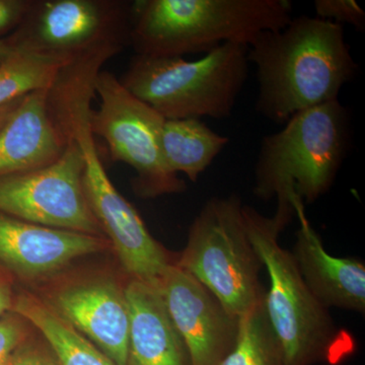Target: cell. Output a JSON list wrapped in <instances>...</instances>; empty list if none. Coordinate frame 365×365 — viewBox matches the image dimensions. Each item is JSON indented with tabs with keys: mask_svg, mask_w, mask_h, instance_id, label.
Instances as JSON below:
<instances>
[{
	"mask_svg": "<svg viewBox=\"0 0 365 365\" xmlns=\"http://www.w3.org/2000/svg\"><path fill=\"white\" fill-rule=\"evenodd\" d=\"M125 294L129 311L128 365H192L160 290L129 279Z\"/></svg>",
	"mask_w": 365,
	"mask_h": 365,
	"instance_id": "obj_16",
	"label": "cell"
},
{
	"mask_svg": "<svg viewBox=\"0 0 365 365\" xmlns=\"http://www.w3.org/2000/svg\"><path fill=\"white\" fill-rule=\"evenodd\" d=\"M292 20L287 0H141L131 4L136 55L179 58L227 43L249 46Z\"/></svg>",
	"mask_w": 365,
	"mask_h": 365,
	"instance_id": "obj_2",
	"label": "cell"
},
{
	"mask_svg": "<svg viewBox=\"0 0 365 365\" xmlns=\"http://www.w3.org/2000/svg\"><path fill=\"white\" fill-rule=\"evenodd\" d=\"M91 107L86 103L69 105L60 118L62 130L78 143L85 158L83 189L93 215L115 249L130 279L158 289L173 259L150 235L135 208L124 198L106 172L95 136L90 130Z\"/></svg>",
	"mask_w": 365,
	"mask_h": 365,
	"instance_id": "obj_7",
	"label": "cell"
},
{
	"mask_svg": "<svg viewBox=\"0 0 365 365\" xmlns=\"http://www.w3.org/2000/svg\"><path fill=\"white\" fill-rule=\"evenodd\" d=\"M95 91L100 107L91 110L90 130L104 139L113 162L127 163L135 170L136 193L155 198L184 192V181L163 160L160 136L165 118L132 95L112 72H98Z\"/></svg>",
	"mask_w": 365,
	"mask_h": 365,
	"instance_id": "obj_8",
	"label": "cell"
},
{
	"mask_svg": "<svg viewBox=\"0 0 365 365\" xmlns=\"http://www.w3.org/2000/svg\"><path fill=\"white\" fill-rule=\"evenodd\" d=\"M292 204L299 222L292 254L309 292L327 309L337 307L364 314V264L329 254L307 220L304 204L297 196L292 197Z\"/></svg>",
	"mask_w": 365,
	"mask_h": 365,
	"instance_id": "obj_14",
	"label": "cell"
},
{
	"mask_svg": "<svg viewBox=\"0 0 365 365\" xmlns=\"http://www.w3.org/2000/svg\"><path fill=\"white\" fill-rule=\"evenodd\" d=\"M248 48L227 43L194 61L135 55L119 81L165 119H227L248 78Z\"/></svg>",
	"mask_w": 365,
	"mask_h": 365,
	"instance_id": "obj_5",
	"label": "cell"
},
{
	"mask_svg": "<svg viewBox=\"0 0 365 365\" xmlns=\"http://www.w3.org/2000/svg\"><path fill=\"white\" fill-rule=\"evenodd\" d=\"M30 4L25 0H0V32L20 24Z\"/></svg>",
	"mask_w": 365,
	"mask_h": 365,
	"instance_id": "obj_24",
	"label": "cell"
},
{
	"mask_svg": "<svg viewBox=\"0 0 365 365\" xmlns=\"http://www.w3.org/2000/svg\"><path fill=\"white\" fill-rule=\"evenodd\" d=\"M16 48L14 47L9 41L0 40V64L4 61L14 52Z\"/></svg>",
	"mask_w": 365,
	"mask_h": 365,
	"instance_id": "obj_27",
	"label": "cell"
},
{
	"mask_svg": "<svg viewBox=\"0 0 365 365\" xmlns=\"http://www.w3.org/2000/svg\"><path fill=\"white\" fill-rule=\"evenodd\" d=\"M350 143L349 113L339 100L294 115L262 140L254 193L276 197V211L294 213L292 197L311 204L330 190Z\"/></svg>",
	"mask_w": 365,
	"mask_h": 365,
	"instance_id": "obj_4",
	"label": "cell"
},
{
	"mask_svg": "<svg viewBox=\"0 0 365 365\" xmlns=\"http://www.w3.org/2000/svg\"><path fill=\"white\" fill-rule=\"evenodd\" d=\"M198 119H165L160 131L163 160L174 174L196 182L228 143Z\"/></svg>",
	"mask_w": 365,
	"mask_h": 365,
	"instance_id": "obj_17",
	"label": "cell"
},
{
	"mask_svg": "<svg viewBox=\"0 0 365 365\" xmlns=\"http://www.w3.org/2000/svg\"><path fill=\"white\" fill-rule=\"evenodd\" d=\"M28 324L14 313L0 318V365H6L14 351L26 342Z\"/></svg>",
	"mask_w": 365,
	"mask_h": 365,
	"instance_id": "obj_22",
	"label": "cell"
},
{
	"mask_svg": "<svg viewBox=\"0 0 365 365\" xmlns=\"http://www.w3.org/2000/svg\"><path fill=\"white\" fill-rule=\"evenodd\" d=\"M66 140L63 153L49 165L0 178V212L43 227L105 237L83 189V151L71 137Z\"/></svg>",
	"mask_w": 365,
	"mask_h": 365,
	"instance_id": "obj_10",
	"label": "cell"
},
{
	"mask_svg": "<svg viewBox=\"0 0 365 365\" xmlns=\"http://www.w3.org/2000/svg\"><path fill=\"white\" fill-rule=\"evenodd\" d=\"M316 18L353 26L357 30L365 28V11L355 0H316Z\"/></svg>",
	"mask_w": 365,
	"mask_h": 365,
	"instance_id": "obj_21",
	"label": "cell"
},
{
	"mask_svg": "<svg viewBox=\"0 0 365 365\" xmlns=\"http://www.w3.org/2000/svg\"><path fill=\"white\" fill-rule=\"evenodd\" d=\"M42 299L113 361L128 365L125 287L111 278H88L57 287Z\"/></svg>",
	"mask_w": 365,
	"mask_h": 365,
	"instance_id": "obj_12",
	"label": "cell"
},
{
	"mask_svg": "<svg viewBox=\"0 0 365 365\" xmlns=\"http://www.w3.org/2000/svg\"><path fill=\"white\" fill-rule=\"evenodd\" d=\"M72 60L16 48L0 64V107L41 90H49Z\"/></svg>",
	"mask_w": 365,
	"mask_h": 365,
	"instance_id": "obj_19",
	"label": "cell"
},
{
	"mask_svg": "<svg viewBox=\"0 0 365 365\" xmlns=\"http://www.w3.org/2000/svg\"><path fill=\"white\" fill-rule=\"evenodd\" d=\"M110 247L105 237L43 227L0 212V262L28 279L51 275Z\"/></svg>",
	"mask_w": 365,
	"mask_h": 365,
	"instance_id": "obj_13",
	"label": "cell"
},
{
	"mask_svg": "<svg viewBox=\"0 0 365 365\" xmlns=\"http://www.w3.org/2000/svg\"><path fill=\"white\" fill-rule=\"evenodd\" d=\"M14 299L13 289V281L11 275L0 267V318L4 316L6 312L13 309Z\"/></svg>",
	"mask_w": 365,
	"mask_h": 365,
	"instance_id": "obj_25",
	"label": "cell"
},
{
	"mask_svg": "<svg viewBox=\"0 0 365 365\" xmlns=\"http://www.w3.org/2000/svg\"><path fill=\"white\" fill-rule=\"evenodd\" d=\"M6 365H58L54 356L42 347L26 344V341L14 351Z\"/></svg>",
	"mask_w": 365,
	"mask_h": 365,
	"instance_id": "obj_23",
	"label": "cell"
},
{
	"mask_svg": "<svg viewBox=\"0 0 365 365\" xmlns=\"http://www.w3.org/2000/svg\"><path fill=\"white\" fill-rule=\"evenodd\" d=\"M18 98V100L13 101V102L0 107V129L6 123L7 120L11 116V114H13L14 110H16V107L20 104L21 98Z\"/></svg>",
	"mask_w": 365,
	"mask_h": 365,
	"instance_id": "obj_26",
	"label": "cell"
},
{
	"mask_svg": "<svg viewBox=\"0 0 365 365\" xmlns=\"http://www.w3.org/2000/svg\"><path fill=\"white\" fill-rule=\"evenodd\" d=\"M176 265L210 290L237 317L263 299V264L250 241L244 205L237 195L205 203L190 228Z\"/></svg>",
	"mask_w": 365,
	"mask_h": 365,
	"instance_id": "obj_6",
	"label": "cell"
},
{
	"mask_svg": "<svg viewBox=\"0 0 365 365\" xmlns=\"http://www.w3.org/2000/svg\"><path fill=\"white\" fill-rule=\"evenodd\" d=\"M11 313L25 319L44 336L58 365H118L40 297L19 295Z\"/></svg>",
	"mask_w": 365,
	"mask_h": 365,
	"instance_id": "obj_18",
	"label": "cell"
},
{
	"mask_svg": "<svg viewBox=\"0 0 365 365\" xmlns=\"http://www.w3.org/2000/svg\"><path fill=\"white\" fill-rule=\"evenodd\" d=\"M248 60L257 71V111L276 123L338 100L357 68L343 26L307 16L261 33L249 46Z\"/></svg>",
	"mask_w": 365,
	"mask_h": 365,
	"instance_id": "obj_1",
	"label": "cell"
},
{
	"mask_svg": "<svg viewBox=\"0 0 365 365\" xmlns=\"http://www.w3.org/2000/svg\"><path fill=\"white\" fill-rule=\"evenodd\" d=\"M218 365H287L282 347L269 323L263 299L240 317L235 347Z\"/></svg>",
	"mask_w": 365,
	"mask_h": 365,
	"instance_id": "obj_20",
	"label": "cell"
},
{
	"mask_svg": "<svg viewBox=\"0 0 365 365\" xmlns=\"http://www.w3.org/2000/svg\"><path fill=\"white\" fill-rule=\"evenodd\" d=\"M49 91L25 96L0 129V178L44 168L66 150V137L50 111Z\"/></svg>",
	"mask_w": 365,
	"mask_h": 365,
	"instance_id": "obj_15",
	"label": "cell"
},
{
	"mask_svg": "<svg viewBox=\"0 0 365 365\" xmlns=\"http://www.w3.org/2000/svg\"><path fill=\"white\" fill-rule=\"evenodd\" d=\"M131 6L107 0L31 1L14 48L74 60L130 44Z\"/></svg>",
	"mask_w": 365,
	"mask_h": 365,
	"instance_id": "obj_9",
	"label": "cell"
},
{
	"mask_svg": "<svg viewBox=\"0 0 365 365\" xmlns=\"http://www.w3.org/2000/svg\"><path fill=\"white\" fill-rule=\"evenodd\" d=\"M192 365H218L235 347L240 318L210 290L173 264L158 287Z\"/></svg>",
	"mask_w": 365,
	"mask_h": 365,
	"instance_id": "obj_11",
	"label": "cell"
},
{
	"mask_svg": "<svg viewBox=\"0 0 365 365\" xmlns=\"http://www.w3.org/2000/svg\"><path fill=\"white\" fill-rule=\"evenodd\" d=\"M244 217L250 241L267 271L264 309L287 365L343 364L356 351V341L336 325L302 280L292 252L281 247L280 232L289 223L249 206H244Z\"/></svg>",
	"mask_w": 365,
	"mask_h": 365,
	"instance_id": "obj_3",
	"label": "cell"
}]
</instances>
